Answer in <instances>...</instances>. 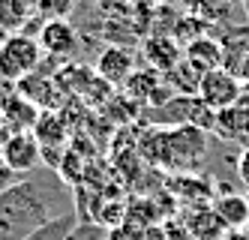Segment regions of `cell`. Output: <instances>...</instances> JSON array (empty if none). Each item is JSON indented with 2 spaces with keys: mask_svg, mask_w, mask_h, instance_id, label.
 I'll list each match as a JSON object with an SVG mask.
<instances>
[{
  "mask_svg": "<svg viewBox=\"0 0 249 240\" xmlns=\"http://www.w3.org/2000/svg\"><path fill=\"white\" fill-rule=\"evenodd\" d=\"M216 132L228 141H249V102H237L225 111H216Z\"/></svg>",
  "mask_w": 249,
  "mask_h": 240,
  "instance_id": "14",
  "label": "cell"
},
{
  "mask_svg": "<svg viewBox=\"0 0 249 240\" xmlns=\"http://www.w3.org/2000/svg\"><path fill=\"white\" fill-rule=\"evenodd\" d=\"M0 114H3L12 132H30L36 126L42 108L33 99H27L24 93H18V90H9V93L0 96Z\"/></svg>",
  "mask_w": 249,
  "mask_h": 240,
  "instance_id": "7",
  "label": "cell"
},
{
  "mask_svg": "<svg viewBox=\"0 0 249 240\" xmlns=\"http://www.w3.org/2000/svg\"><path fill=\"white\" fill-rule=\"evenodd\" d=\"M240 93H243V84H240V78L228 66H219V69L204 72L201 87H198L201 102L210 105L213 111H225V108L237 105L240 102Z\"/></svg>",
  "mask_w": 249,
  "mask_h": 240,
  "instance_id": "4",
  "label": "cell"
},
{
  "mask_svg": "<svg viewBox=\"0 0 249 240\" xmlns=\"http://www.w3.org/2000/svg\"><path fill=\"white\" fill-rule=\"evenodd\" d=\"M30 9L21 3V0H0V30L6 36L9 33H21V27L30 21Z\"/></svg>",
  "mask_w": 249,
  "mask_h": 240,
  "instance_id": "17",
  "label": "cell"
},
{
  "mask_svg": "<svg viewBox=\"0 0 249 240\" xmlns=\"http://www.w3.org/2000/svg\"><path fill=\"white\" fill-rule=\"evenodd\" d=\"M42 63V45L36 36L27 33H9L0 45V81L18 84L39 69Z\"/></svg>",
  "mask_w": 249,
  "mask_h": 240,
  "instance_id": "3",
  "label": "cell"
},
{
  "mask_svg": "<svg viewBox=\"0 0 249 240\" xmlns=\"http://www.w3.org/2000/svg\"><path fill=\"white\" fill-rule=\"evenodd\" d=\"M66 240H111L108 237V228L105 225H99V222H75V228L69 231V237Z\"/></svg>",
  "mask_w": 249,
  "mask_h": 240,
  "instance_id": "19",
  "label": "cell"
},
{
  "mask_svg": "<svg viewBox=\"0 0 249 240\" xmlns=\"http://www.w3.org/2000/svg\"><path fill=\"white\" fill-rule=\"evenodd\" d=\"M213 210L222 219V225L231 228H249V195L243 192H222V195H213Z\"/></svg>",
  "mask_w": 249,
  "mask_h": 240,
  "instance_id": "11",
  "label": "cell"
},
{
  "mask_svg": "<svg viewBox=\"0 0 249 240\" xmlns=\"http://www.w3.org/2000/svg\"><path fill=\"white\" fill-rule=\"evenodd\" d=\"M18 180H21V177L9 168V162H6L3 156H0V192H6V189H9V186H15Z\"/></svg>",
  "mask_w": 249,
  "mask_h": 240,
  "instance_id": "21",
  "label": "cell"
},
{
  "mask_svg": "<svg viewBox=\"0 0 249 240\" xmlns=\"http://www.w3.org/2000/svg\"><path fill=\"white\" fill-rule=\"evenodd\" d=\"M75 213H63V216H57V219H48L45 225H39V228H33L30 234H24L21 240H66L69 237V231L75 228Z\"/></svg>",
  "mask_w": 249,
  "mask_h": 240,
  "instance_id": "16",
  "label": "cell"
},
{
  "mask_svg": "<svg viewBox=\"0 0 249 240\" xmlns=\"http://www.w3.org/2000/svg\"><path fill=\"white\" fill-rule=\"evenodd\" d=\"M201 78H204V72L189 63L186 57L180 63H174L168 72H165V84L174 90L177 96H198V87H201Z\"/></svg>",
  "mask_w": 249,
  "mask_h": 240,
  "instance_id": "15",
  "label": "cell"
},
{
  "mask_svg": "<svg viewBox=\"0 0 249 240\" xmlns=\"http://www.w3.org/2000/svg\"><path fill=\"white\" fill-rule=\"evenodd\" d=\"M186 228L195 240H222L225 237V225L222 219L216 216V210H213V204H201V207H189L186 213Z\"/></svg>",
  "mask_w": 249,
  "mask_h": 240,
  "instance_id": "12",
  "label": "cell"
},
{
  "mask_svg": "<svg viewBox=\"0 0 249 240\" xmlns=\"http://www.w3.org/2000/svg\"><path fill=\"white\" fill-rule=\"evenodd\" d=\"M63 213H72V207L54 204L45 195V186L39 180H18L6 192H0V219L12 228V234L18 240L30 234L33 228L45 225L48 219H57Z\"/></svg>",
  "mask_w": 249,
  "mask_h": 240,
  "instance_id": "2",
  "label": "cell"
},
{
  "mask_svg": "<svg viewBox=\"0 0 249 240\" xmlns=\"http://www.w3.org/2000/svg\"><path fill=\"white\" fill-rule=\"evenodd\" d=\"M141 54H144L147 66L156 69V72H162V75L174 63L183 60V48L177 45L174 39H165V36H153V39H147L144 48H141Z\"/></svg>",
  "mask_w": 249,
  "mask_h": 240,
  "instance_id": "13",
  "label": "cell"
},
{
  "mask_svg": "<svg viewBox=\"0 0 249 240\" xmlns=\"http://www.w3.org/2000/svg\"><path fill=\"white\" fill-rule=\"evenodd\" d=\"M132 72H135V54L129 48H123V45H108L96 60V75L102 81H108L111 87L114 84H126V78Z\"/></svg>",
  "mask_w": 249,
  "mask_h": 240,
  "instance_id": "9",
  "label": "cell"
},
{
  "mask_svg": "<svg viewBox=\"0 0 249 240\" xmlns=\"http://www.w3.org/2000/svg\"><path fill=\"white\" fill-rule=\"evenodd\" d=\"M237 177H240V183L249 192V147H243L240 156H237Z\"/></svg>",
  "mask_w": 249,
  "mask_h": 240,
  "instance_id": "22",
  "label": "cell"
},
{
  "mask_svg": "<svg viewBox=\"0 0 249 240\" xmlns=\"http://www.w3.org/2000/svg\"><path fill=\"white\" fill-rule=\"evenodd\" d=\"M39 45H42V54L48 57H57V60H66L78 51V33L75 27L66 21V18H54V21H42L39 27Z\"/></svg>",
  "mask_w": 249,
  "mask_h": 240,
  "instance_id": "6",
  "label": "cell"
},
{
  "mask_svg": "<svg viewBox=\"0 0 249 240\" xmlns=\"http://www.w3.org/2000/svg\"><path fill=\"white\" fill-rule=\"evenodd\" d=\"M0 156L9 162V168L18 174V177H27L39 168L45 162L42 159V147L36 141L33 132H9V138L0 147Z\"/></svg>",
  "mask_w": 249,
  "mask_h": 240,
  "instance_id": "5",
  "label": "cell"
},
{
  "mask_svg": "<svg viewBox=\"0 0 249 240\" xmlns=\"http://www.w3.org/2000/svg\"><path fill=\"white\" fill-rule=\"evenodd\" d=\"M222 240H249V228H231V231H225Z\"/></svg>",
  "mask_w": 249,
  "mask_h": 240,
  "instance_id": "23",
  "label": "cell"
},
{
  "mask_svg": "<svg viewBox=\"0 0 249 240\" xmlns=\"http://www.w3.org/2000/svg\"><path fill=\"white\" fill-rule=\"evenodd\" d=\"M183 57L189 63H195L201 72H210V69H219L225 66V48L222 42H216L213 36H195V39H189L183 45Z\"/></svg>",
  "mask_w": 249,
  "mask_h": 240,
  "instance_id": "10",
  "label": "cell"
},
{
  "mask_svg": "<svg viewBox=\"0 0 249 240\" xmlns=\"http://www.w3.org/2000/svg\"><path fill=\"white\" fill-rule=\"evenodd\" d=\"M9 132H12V129H9V123L3 120V114H0V147H3V141L9 138Z\"/></svg>",
  "mask_w": 249,
  "mask_h": 240,
  "instance_id": "24",
  "label": "cell"
},
{
  "mask_svg": "<svg viewBox=\"0 0 249 240\" xmlns=\"http://www.w3.org/2000/svg\"><path fill=\"white\" fill-rule=\"evenodd\" d=\"M141 150L153 165H162L165 171L183 174V171H192L207 156V132L192 123L171 126V129L156 126L153 132L144 135Z\"/></svg>",
  "mask_w": 249,
  "mask_h": 240,
  "instance_id": "1",
  "label": "cell"
},
{
  "mask_svg": "<svg viewBox=\"0 0 249 240\" xmlns=\"http://www.w3.org/2000/svg\"><path fill=\"white\" fill-rule=\"evenodd\" d=\"M0 240H18V237L12 234V228H9V225L3 222V219H0Z\"/></svg>",
  "mask_w": 249,
  "mask_h": 240,
  "instance_id": "25",
  "label": "cell"
},
{
  "mask_svg": "<svg viewBox=\"0 0 249 240\" xmlns=\"http://www.w3.org/2000/svg\"><path fill=\"white\" fill-rule=\"evenodd\" d=\"M30 132L36 135V141L42 147V159H48V165H51V159H54V153H51V150H57L60 156L66 153L69 126H66V120L57 111H42L39 120H36V126H33Z\"/></svg>",
  "mask_w": 249,
  "mask_h": 240,
  "instance_id": "8",
  "label": "cell"
},
{
  "mask_svg": "<svg viewBox=\"0 0 249 240\" xmlns=\"http://www.w3.org/2000/svg\"><path fill=\"white\" fill-rule=\"evenodd\" d=\"M3 39H6V33H3V30H0V45H3Z\"/></svg>",
  "mask_w": 249,
  "mask_h": 240,
  "instance_id": "26",
  "label": "cell"
},
{
  "mask_svg": "<svg viewBox=\"0 0 249 240\" xmlns=\"http://www.w3.org/2000/svg\"><path fill=\"white\" fill-rule=\"evenodd\" d=\"M162 228H165V240H195L189 234V228H186L183 219H171V222H165Z\"/></svg>",
  "mask_w": 249,
  "mask_h": 240,
  "instance_id": "20",
  "label": "cell"
},
{
  "mask_svg": "<svg viewBox=\"0 0 249 240\" xmlns=\"http://www.w3.org/2000/svg\"><path fill=\"white\" fill-rule=\"evenodd\" d=\"M69 9H72V0H36V6H33V18L54 21V18H66Z\"/></svg>",
  "mask_w": 249,
  "mask_h": 240,
  "instance_id": "18",
  "label": "cell"
}]
</instances>
